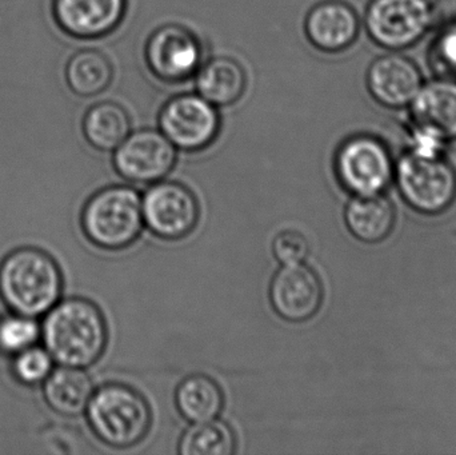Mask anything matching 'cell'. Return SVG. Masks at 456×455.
Returning <instances> with one entry per match:
<instances>
[{
  "label": "cell",
  "instance_id": "obj_1",
  "mask_svg": "<svg viewBox=\"0 0 456 455\" xmlns=\"http://www.w3.org/2000/svg\"><path fill=\"white\" fill-rule=\"evenodd\" d=\"M53 362L86 369L103 355L109 329L101 309L85 298L59 301L45 314L42 334Z\"/></svg>",
  "mask_w": 456,
  "mask_h": 455
},
{
  "label": "cell",
  "instance_id": "obj_2",
  "mask_svg": "<svg viewBox=\"0 0 456 455\" xmlns=\"http://www.w3.org/2000/svg\"><path fill=\"white\" fill-rule=\"evenodd\" d=\"M63 277L53 256L39 248L12 251L0 264V298L15 314L37 318L59 301Z\"/></svg>",
  "mask_w": 456,
  "mask_h": 455
},
{
  "label": "cell",
  "instance_id": "obj_3",
  "mask_svg": "<svg viewBox=\"0 0 456 455\" xmlns=\"http://www.w3.org/2000/svg\"><path fill=\"white\" fill-rule=\"evenodd\" d=\"M86 413L94 435L110 448H133L146 438L151 427V408L146 398L125 384L99 387Z\"/></svg>",
  "mask_w": 456,
  "mask_h": 455
},
{
  "label": "cell",
  "instance_id": "obj_4",
  "mask_svg": "<svg viewBox=\"0 0 456 455\" xmlns=\"http://www.w3.org/2000/svg\"><path fill=\"white\" fill-rule=\"evenodd\" d=\"M80 223L96 248L110 251L130 248L144 227L141 195L130 186L104 187L86 203Z\"/></svg>",
  "mask_w": 456,
  "mask_h": 455
},
{
  "label": "cell",
  "instance_id": "obj_5",
  "mask_svg": "<svg viewBox=\"0 0 456 455\" xmlns=\"http://www.w3.org/2000/svg\"><path fill=\"white\" fill-rule=\"evenodd\" d=\"M439 18L436 0H371L363 26L375 45L386 51H404L428 37Z\"/></svg>",
  "mask_w": 456,
  "mask_h": 455
},
{
  "label": "cell",
  "instance_id": "obj_6",
  "mask_svg": "<svg viewBox=\"0 0 456 455\" xmlns=\"http://www.w3.org/2000/svg\"><path fill=\"white\" fill-rule=\"evenodd\" d=\"M399 192L415 210L439 214L456 198V170L447 155H419L404 151L395 162Z\"/></svg>",
  "mask_w": 456,
  "mask_h": 455
},
{
  "label": "cell",
  "instance_id": "obj_7",
  "mask_svg": "<svg viewBox=\"0 0 456 455\" xmlns=\"http://www.w3.org/2000/svg\"><path fill=\"white\" fill-rule=\"evenodd\" d=\"M335 175L354 197L383 194L395 176V162L387 144L377 136L359 134L337 150Z\"/></svg>",
  "mask_w": 456,
  "mask_h": 455
},
{
  "label": "cell",
  "instance_id": "obj_8",
  "mask_svg": "<svg viewBox=\"0 0 456 455\" xmlns=\"http://www.w3.org/2000/svg\"><path fill=\"white\" fill-rule=\"evenodd\" d=\"M142 210L147 229L165 240L189 237L200 216L197 195L179 182L163 179L147 190L142 198Z\"/></svg>",
  "mask_w": 456,
  "mask_h": 455
},
{
  "label": "cell",
  "instance_id": "obj_9",
  "mask_svg": "<svg viewBox=\"0 0 456 455\" xmlns=\"http://www.w3.org/2000/svg\"><path fill=\"white\" fill-rule=\"evenodd\" d=\"M159 126L176 149L200 151L218 136L221 115L200 93H179L162 107Z\"/></svg>",
  "mask_w": 456,
  "mask_h": 455
},
{
  "label": "cell",
  "instance_id": "obj_10",
  "mask_svg": "<svg viewBox=\"0 0 456 455\" xmlns=\"http://www.w3.org/2000/svg\"><path fill=\"white\" fill-rule=\"evenodd\" d=\"M176 147L154 128L130 133L114 150V167L126 181L152 184L162 181L176 163Z\"/></svg>",
  "mask_w": 456,
  "mask_h": 455
},
{
  "label": "cell",
  "instance_id": "obj_11",
  "mask_svg": "<svg viewBox=\"0 0 456 455\" xmlns=\"http://www.w3.org/2000/svg\"><path fill=\"white\" fill-rule=\"evenodd\" d=\"M147 66L158 79L181 83L194 77L203 63V48L194 31L181 24H166L146 43Z\"/></svg>",
  "mask_w": 456,
  "mask_h": 455
},
{
  "label": "cell",
  "instance_id": "obj_12",
  "mask_svg": "<svg viewBox=\"0 0 456 455\" xmlns=\"http://www.w3.org/2000/svg\"><path fill=\"white\" fill-rule=\"evenodd\" d=\"M425 83L422 69L402 51H387L370 64L366 85L370 95L388 110H407Z\"/></svg>",
  "mask_w": 456,
  "mask_h": 455
},
{
  "label": "cell",
  "instance_id": "obj_13",
  "mask_svg": "<svg viewBox=\"0 0 456 455\" xmlns=\"http://www.w3.org/2000/svg\"><path fill=\"white\" fill-rule=\"evenodd\" d=\"M268 297L273 312L281 320L307 322L321 309L323 283L307 264H284L273 275Z\"/></svg>",
  "mask_w": 456,
  "mask_h": 455
},
{
  "label": "cell",
  "instance_id": "obj_14",
  "mask_svg": "<svg viewBox=\"0 0 456 455\" xmlns=\"http://www.w3.org/2000/svg\"><path fill=\"white\" fill-rule=\"evenodd\" d=\"M126 7L127 0H53V12L69 37L95 39L119 26Z\"/></svg>",
  "mask_w": 456,
  "mask_h": 455
},
{
  "label": "cell",
  "instance_id": "obj_15",
  "mask_svg": "<svg viewBox=\"0 0 456 455\" xmlns=\"http://www.w3.org/2000/svg\"><path fill=\"white\" fill-rule=\"evenodd\" d=\"M305 28L314 47L324 53H342L358 39L362 20L348 3L327 0L311 8Z\"/></svg>",
  "mask_w": 456,
  "mask_h": 455
},
{
  "label": "cell",
  "instance_id": "obj_16",
  "mask_svg": "<svg viewBox=\"0 0 456 455\" xmlns=\"http://www.w3.org/2000/svg\"><path fill=\"white\" fill-rule=\"evenodd\" d=\"M409 120L428 126L450 142L456 139V80L434 77L410 104Z\"/></svg>",
  "mask_w": 456,
  "mask_h": 455
},
{
  "label": "cell",
  "instance_id": "obj_17",
  "mask_svg": "<svg viewBox=\"0 0 456 455\" xmlns=\"http://www.w3.org/2000/svg\"><path fill=\"white\" fill-rule=\"evenodd\" d=\"M194 77L198 93L216 107L236 103L247 87L246 71L230 56H216L203 61Z\"/></svg>",
  "mask_w": 456,
  "mask_h": 455
},
{
  "label": "cell",
  "instance_id": "obj_18",
  "mask_svg": "<svg viewBox=\"0 0 456 455\" xmlns=\"http://www.w3.org/2000/svg\"><path fill=\"white\" fill-rule=\"evenodd\" d=\"M395 221V207L383 194L354 197L345 211L346 226L356 240L366 243L385 240Z\"/></svg>",
  "mask_w": 456,
  "mask_h": 455
},
{
  "label": "cell",
  "instance_id": "obj_19",
  "mask_svg": "<svg viewBox=\"0 0 456 455\" xmlns=\"http://www.w3.org/2000/svg\"><path fill=\"white\" fill-rule=\"evenodd\" d=\"M45 398L53 410L66 417H77L87 410L94 384L83 369L61 368L51 371L45 381Z\"/></svg>",
  "mask_w": 456,
  "mask_h": 455
},
{
  "label": "cell",
  "instance_id": "obj_20",
  "mask_svg": "<svg viewBox=\"0 0 456 455\" xmlns=\"http://www.w3.org/2000/svg\"><path fill=\"white\" fill-rule=\"evenodd\" d=\"M175 405L186 421L200 424L218 418L224 409V395L211 377L192 374L176 387Z\"/></svg>",
  "mask_w": 456,
  "mask_h": 455
},
{
  "label": "cell",
  "instance_id": "obj_21",
  "mask_svg": "<svg viewBox=\"0 0 456 455\" xmlns=\"http://www.w3.org/2000/svg\"><path fill=\"white\" fill-rule=\"evenodd\" d=\"M131 133L127 110L117 102L94 104L83 118V134L91 146L114 151Z\"/></svg>",
  "mask_w": 456,
  "mask_h": 455
},
{
  "label": "cell",
  "instance_id": "obj_22",
  "mask_svg": "<svg viewBox=\"0 0 456 455\" xmlns=\"http://www.w3.org/2000/svg\"><path fill=\"white\" fill-rule=\"evenodd\" d=\"M64 74L72 93L90 98L109 88L114 77V67L103 51L86 48L71 56Z\"/></svg>",
  "mask_w": 456,
  "mask_h": 455
},
{
  "label": "cell",
  "instance_id": "obj_23",
  "mask_svg": "<svg viewBox=\"0 0 456 455\" xmlns=\"http://www.w3.org/2000/svg\"><path fill=\"white\" fill-rule=\"evenodd\" d=\"M236 451V437L226 422L219 419L192 424L179 441L182 455H231Z\"/></svg>",
  "mask_w": 456,
  "mask_h": 455
},
{
  "label": "cell",
  "instance_id": "obj_24",
  "mask_svg": "<svg viewBox=\"0 0 456 455\" xmlns=\"http://www.w3.org/2000/svg\"><path fill=\"white\" fill-rule=\"evenodd\" d=\"M42 334V329L35 318L15 314L0 320V352L16 355L35 346Z\"/></svg>",
  "mask_w": 456,
  "mask_h": 455
},
{
  "label": "cell",
  "instance_id": "obj_25",
  "mask_svg": "<svg viewBox=\"0 0 456 455\" xmlns=\"http://www.w3.org/2000/svg\"><path fill=\"white\" fill-rule=\"evenodd\" d=\"M434 77L456 80V19L438 27L428 53Z\"/></svg>",
  "mask_w": 456,
  "mask_h": 455
},
{
  "label": "cell",
  "instance_id": "obj_26",
  "mask_svg": "<svg viewBox=\"0 0 456 455\" xmlns=\"http://www.w3.org/2000/svg\"><path fill=\"white\" fill-rule=\"evenodd\" d=\"M13 374L24 385L42 384L53 370L50 353L42 347L32 346L15 355Z\"/></svg>",
  "mask_w": 456,
  "mask_h": 455
},
{
  "label": "cell",
  "instance_id": "obj_27",
  "mask_svg": "<svg viewBox=\"0 0 456 455\" xmlns=\"http://www.w3.org/2000/svg\"><path fill=\"white\" fill-rule=\"evenodd\" d=\"M406 151L419 155H447L450 143L449 139L444 138L441 133L407 119L406 123Z\"/></svg>",
  "mask_w": 456,
  "mask_h": 455
},
{
  "label": "cell",
  "instance_id": "obj_28",
  "mask_svg": "<svg viewBox=\"0 0 456 455\" xmlns=\"http://www.w3.org/2000/svg\"><path fill=\"white\" fill-rule=\"evenodd\" d=\"M310 242L297 230H283L273 240V254L279 264H303L310 254Z\"/></svg>",
  "mask_w": 456,
  "mask_h": 455
}]
</instances>
